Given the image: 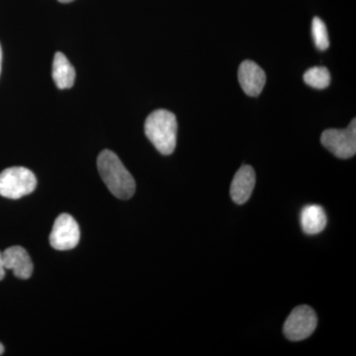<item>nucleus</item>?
<instances>
[{
  "instance_id": "nucleus-7",
  "label": "nucleus",
  "mask_w": 356,
  "mask_h": 356,
  "mask_svg": "<svg viewBox=\"0 0 356 356\" xmlns=\"http://www.w3.org/2000/svg\"><path fill=\"white\" fill-rule=\"evenodd\" d=\"M238 81L245 95L259 96L266 83L264 70L252 60H245L238 69Z\"/></svg>"
},
{
  "instance_id": "nucleus-1",
  "label": "nucleus",
  "mask_w": 356,
  "mask_h": 356,
  "mask_svg": "<svg viewBox=\"0 0 356 356\" xmlns=\"http://www.w3.org/2000/svg\"><path fill=\"white\" fill-rule=\"evenodd\" d=\"M97 168L103 181L115 197L128 200L136 191V182L117 154L109 149L102 152L97 159Z\"/></svg>"
},
{
  "instance_id": "nucleus-11",
  "label": "nucleus",
  "mask_w": 356,
  "mask_h": 356,
  "mask_svg": "<svg viewBox=\"0 0 356 356\" xmlns=\"http://www.w3.org/2000/svg\"><path fill=\"white\" fill-rule=\"evenodd\" d=\"M53 79L60 89L72 88L76 81V70L64 54L56 53L53 62Z\"/></svg>"
},
{
  "instance_id": "nucleus-16",
  "label": "nucleus",
  "mask_w": 356,
  "mask_h": 356,
  "mask_svg": "<svg viewBox=\"0 0 356 356\" xmlns=\"http://www.w3.org/2000/svg\"><path fill=\"white\" fill-rule=\"evenodd\" d=\"M3 353H4L3 346H2V343H0V355H3Z\"/></svg>"
},
{
  "instance_id": "nucleus-15",
  "label": "nucleus",
  "mask_w": 356,
  "mask_h": 356,
  "mask_svg": "<svg viewBox=\"0 0 356 356\" xmlns=\"http://www.w3.org/2000/svg\"><path fill=\"white\" fill-rule=\"evenodd\" d=\"M1 62H2V51H1V47H0V72H1Z\"/></svg>"
},
{
  "instance_id": "nucleus-13",
  "label": "nucleus",
  "mask_w": 356,
  "mask_h": 356,
  "mask_svg": "<svg viewBox=\"0 0 356 356\" xmlns=\"http://www.w3.org/2000/svg\"><path fill=\"white\" fill-rule=\"evenodd\" d=\"M312 34L318 50L325 51L330 47L329 34L324 21L315 17L312 21Z\"/></svg>"
},
{
  "instance_id": "nucleus-8",
  "label": "nucleus",
  "mask_w": 356,
  "mask_h": 356,
  "mask_svg": "<svg viewBox=\"0 0 356 356\" xmlns=\"http://www.w3.org/2000/svg\"><path fill=\"white\" fill-rule=\"evenodd\" d=\"M4 267L13 270L14 275L19 280H28L33 273V262L27 250L22 247H11L2 252Z\"/></svg>"
},
{
  "instance_id": "nucleus-4",
  "label": "nucleus",
  "mask_w": 356,
  "mask_h": 356,
  "mask_svg": "<svg viewBox=\"0 0 356 356\" xmlns=\"http://www.w3.org/2000/svg\"><path fill=\"white\" fill-rule=\"evenodd\" d=\"M321 142L339 159H350L356 153V120L353 119L350 126L343 130L327 129L321 137Z\"/></svg>"
},
{
  "instance_id": "nucleus-5",
  "label": "nucleus",
  "mask_w": 356,
  "mask_h": 356,
  "mask_svg": "<svg viewBox=\"0 0 356 356\" xmlns=\"http://www.w3.org/2000/svg\"><path fill=\"white\" fill-rule=\"evenodd\" d=\"M318 318L315 312L309 306L297 307L284 324V334L292 341H303L315 332Z\"/></svg>"
},
{
  "instance_id": "nucleus-2",
  "label": "nucleus",
  "mask_w": 356,
  "mask_h": 356,
  "mask_svg": "<svg viewBox=\"0 0 356 356\" xmlns=\"http://www.w3.org/2000/svg\"><path fill=\"white\" fill-rule=\"evenodd\" d=\"M145 133L159 153L172 154L177 147V117L168 110H156L147 118Z\"/></svg>"
},
{
  "instance_id": "nucleus-9",
  "label": "nucleus",
  "mask_w": 356,
  "mask_h": 356,
  "mask_svg": "<svg viewBox=\"0 0 356 356\" xmlns=\"http://www.w3.org/2000/svg\"><path fill=\"white\" fill-rule=\"evenodd\" d=\"M255 185V172L250 165H243L234 177L231 184V197L234 202L242 205L252 196Z\"/></svg>"
},
{
  "instance_id": "nucleus-6",
  "label": "nucleus",
  "mask_w": 356,
  "mask_h": 356,
  "mask_svg": "<svg viewBox=\"0 0 356 356\" xmlns=\"http://www.w3.org/2000/svg\"><path fill=\"white\" fill-rule=\"evenodd\" d=\"M81 231L79 224L69 214L60 215L54 222L50 235L51 247L58 250H72L79 245Z\"/></svg>"
},
{
  "instance_id": "nucleus-10",
  "label": "nucleus",
  "mask_w": 356,
  "mask_h": 356,
  "mask_svg": "<svg viewBox=\"0 0 356 356\" xmlns=\"http://www.w3.org/2000/svg\"><path fill=\"white\" fill-rule=\"evenodd\" d=\"M325 210L318 205L306 206L301 213V226L307 235H317L327 226Z\"/></svg>"
},
{
  "instance_id": "nucleus-14",
  "label": "nucleus",
  "mask_w": 356,
  "mask_h": 356,
  "mask_svg": "<svg viewBox=\"0 0 356 356\" xmlns=\"http://www.w3.org/2000/svg\"><path fill=\"white\" fill-rule=\"evenodd\" d=\"M6 267H4L3 259H2V252H0V280H3L6 276Z\"/></svg>"
},
{
  "instance_id": "nucleus-17",
  "label": "nucleus",
  "mask_w": 356,
  "mask_h": 356,
  "mask_svg": "<svg viewBox=\"0 0 356 356\" xmlns=\"http://www.w3.org/2000/svg\"><path fill=\"white\" fill-rule=\"evenodd\" d=\"M58 1L62 2V3H69V2L74 1V0H58Z\"/></svg>"
},
{
  "instance_id": "nucleus-12",
  "label": "nucleus",
  "mask_w": 356,
  "mask_h": 356,
  "mask_svg": "<svg viewBox=\"0 0 356 356\" xmlns=\"http://www.w3.org/2000/svg\"><path fill=\"white\" fill-rule=\"evenodd\" d=\"M304 81L311 88L325 89L331 83V74L325 67H311L304 74Z\"/></svg>"
},
{
  "instance_id": "nucleus-3",
  "label": "nucleus",
  "mask_w": 356,
  "mask_h": 356,
  "mask_svg": "<svg viewBox=\"0 0 356 356\" xmlns=\"http://www.w3.org/2000/svg\"><path fill=\"white\" fill-rule=\"evenodd\" d=\"M34 173L22 166H14L0 173V195L8 199H20L36 189Z\"/></svg>"
}]
</instances>
